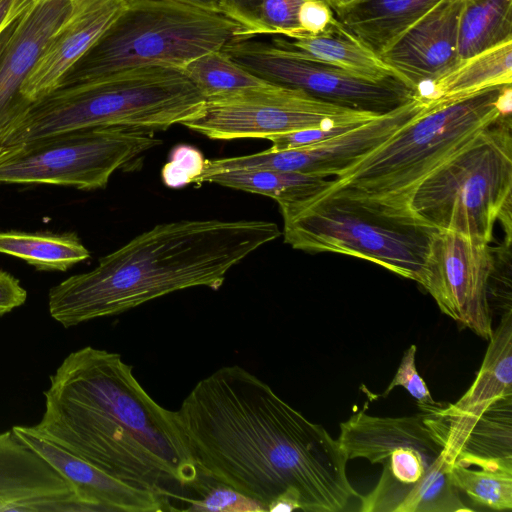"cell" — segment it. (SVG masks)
<instances>
[{
    "label": "cell",
    "instance_id": "cell-13",
    "mask_svg": "<svg viewBox=\"0 0 512 512\" xmlns=\"http://www.w3.org/2000/svg\"><path fill=\"white\" fill-rule=\"evenodd\" d=\"M494 268L490 243L450 230H433L416 282L443 314L488 341L493 334L489 291Z\"/></svg>",
    "mask_w": 512,
    "mask_h": 512
},
{
    "label": "cell",
    "instance_id": "cell-39",
    "mask_svg": "<svg viewBox=\"0 0 512 512\" xmlns=\"http://www.w3.org/2000/svg\"><path fill=\"white\" fill-rule=\"evenodd\" d=\"M325 1L333 11L344 8L348 5H351L359 0H323Z\"/></svg>",
    "mask_w": 512,
    "mask_h": 512
},
{
    "label": "cell",
    "instance_id": "cell-2",
    "mask_svg": "<svg viewBox=\"0 0 512 512\" xmlns=\"http://www.w3.org/2000/svg\"><path fill=\"white\" fill-rule=\"evenodd\" d=\"M32 434L137 488L174 497L201 474L175 411L159 405L120 354L85 346L49 377Z\"/></svg>",
    "mask_w": 512,
    "mask_h": 512
},
{
    "label": "cell",
    "instance_id": "cell-31",
    "mask_svg": "<svg viewBox=\"0 0 512 512\" xmlns=\"http://www.w3.org/2000/svg\"><path fill=\"white\" fill-rule=\"evenodd\" d=\"M205 161L197 148L178 145L171 151L168 162L162 168L163 183L170 188H181L195 183L204 169Z\"/></svg>",
    "mask_w": 512,
    "mask_h": 512
},
{
    "label": "cell",
    "instance_id": "cell-14",
    "mask_svg": "<svg viewBox=\"0 0 512 512\" xmlns=\"http://www.w3.org/2000/svg\"><path fill=\"white\" fill-rule=\"evenodd\" d=\"M431 101L416 96L404 105L352 129L310 146L273 150L248 155L206 159L196 183L210 175L238 170H276L336 176L341 170L379 146L420 114Z\"/></svg>",
    "mask_w": 512,
    "mask_h": 512
},
{
    "label": "cell",
    "instance_id": "cell-23",
    "mask_svg": "<svg viewBox=\"0 0 512 512\" xmlns=\"http://www.w3.org/2000/svg\"><path fill=\"white\" fill-rule=\"evenodd\" d=\"M453 464L512 469V394L497 399L479 417Z\"/></svg>",
    "mask_w": 512,
    "mask_h": 512
},
{
    "label": "cell",
    "instance_id": "cell-25",
    "mask_svg": "<svg viewBox=\"0 0 512 512\" xmlns=\"http://www.w3.org/2000/svg\"><path fill=\"white\" fill-rule=\"evenodd\" d=\"M204 182L266 196L278 204L307 199L330 184L329 179L315 175L265 169L220 172Z\"/></svg>",
    "mask_w": 512,
    "mask_h": 512
},
{
    "label": "cell",
    "instance_id": "cell-9",
    "mask_svg": "<svg viewBox=\"0 0 512 512\" xmlns=\"http://www.w3.org/2000/svg\"><path fill=\"white\" fill-rule=\"evenodd\" d=\"M278 205L284 241L292 248L354 256L416 281L433 230L383 220L337 201Z\"/></svg>",
    "mask_w": 512,
    "mask_h": 512
},
{
    "label": "cell",
    "instance_id": "cell-37",
    "mask_svg": "<svg viewBox=\"0 0 512 512\" xmlns=\"http://www.w3.org/2000/svg\"><path fill=\"white\" fill-rule=\"evenodd\" d=\"M28 9L25 0H0V34Z\"/></svg>",
    "mask_w": 512,
    "mask_h": 512
},
{
    "label": "cell",
    "instance_id": "cell-11",
    "mask_svg": "<svg viewBox=\"0 0 512 512\" xmlns=\"http://www.w3.org/2000/svg\"><path fill=\"white\" fill-rule=\"evenodd\" d=\"M378 116L321 100L300 89L271 84L206 99L202 109L181 125L213 140H267L303 129L361 124Z\"/></svg>",
    "mask_w": 512,
    "mask_h": 512
},
{
    "label": "cell",
    "instance_id": "cell-33",
    "mask_svg": "<svg viewBox=\"0 0 512 512\" xmlns=\"http://www.w3.org/2000/svg\"><path fill=\"white\" fill-rule=\"evenodd\" d=\"M357 125L359 124L339 126L330 129H303L289 133L273 135L270 136L267 140H269L272 143V146L270 148L273 150L295 149L310 146L315 143L324 141L333 136L344 133Z\"/></svg>",
    "mask_w": 512,
    "mask_h": 512
},
{
    "label": "cell",
    "instance_id": "cell-10",
    "mask_svg": "<svg viewBox=\"0 0 512 512\" xmlns=\"http://www.w3.org/2000/svg\"><path fill=\"white\" fill-rule=\"evenodd\" d=\"M161 144L154 131L106 127L0 146V182L104 188L114 172Z\"/></svg>",
    "mask_w": 512,
    "mask_h": 512
},
{
    "label": "cell",
    "instance_id": "cell-34",
    "mask_svg": "<svg viewBox=\"0 0 512 512\" xmlns=\"http://www.w3.org/2000/svg\"><path fill=\"white\" fill-rule=\"evenodd\" d=\"M298 20L305 35L326 33L339 23L334 11L323 0H306L300 8Z\"/></svg>",
    "mask_w": 512,
    "mask_h": 512
},
{
    "label": "cell",
    "instance_id": "cell-19",
    "mask_svg": "<svg viewBox=\"0 0 512 512\" xmlns=\"http://www.w3.org/2000/svg\"><path fill=\"white\" fill-rule=\"evenodd\" d=\"M476 379L453 404L434 407L446 425L444 458L452 465L469 432L486 409L500 397L512 394V310L493 329Z\"/></svg>",
    "mask_w": 512,
    "mask_h": 512
},
{
    "label": "cell",
    "instance_id": "cell-35",
    "mask_svg": "<svg viewBox=\"0 0 512 512\" xmlns=\"http://www.w3.org/2000/svg\"><path fill=\"white\" fill-rule=\"evenodd\" d=\"M262 0H218L221 14L238 23L242 36L259 35V14Z\"/></svg>",
    "mask_w": 512,
    "mask_h": 512
},
{
    "label": "cell",
    "instance_id": "cell-15",
    "mask_svg": "<svg viewBox=\"0 0 512 512\" xmlns=\"http://www.w3.org/2000/svg\"><path fill=\"white\" fill-rule=\"evenodd\" d=\"M464 0H441L380 55L416 94L460 63L458 25Z\"/></svg>",
    "mask_w": 512,
    "mask_h": 512
},
{
    "label": "cell",
    "instance_id": "cell-1",
    "mask_svg": "<svg viewBox=\"0 0 512 512\" xmlns=\"http://www.w3.org/2000/svg\"><path fill=\"white\" fill-rule=\"evenodd\" d=\"M175 416L200 474L265 511L339 512L359 497L338 440L239 365L200 380Z\"/></svg>",
    "mask_w": 512,
    "mask_h": 512
},
{
    "label": "cell",
    "instance_id": "cell-30",
    "mask_svg": "<svg viewBox=\"0 0 512 512\" xmlns=\"http://www.w3.org/2000/svg\"><path fill=\"white\" fill-rule=\"evenodd\" d=\"M306 0H262L259 34H280L286 38L304 36L299 24V11Z\"/></svg>",
    "mask_w": 512,
    "mask_h": 512
},
{
    "label": "cell",
    "instance_id": "cell-4",
    "mask_svg": "<svg viewBox=\"0 0 512 512\" xmlns=\"http://www.w3.org/2000/svg\"><path fill=\"white\" fill-rule=\"evenodd\" d=\"M511 100L508 84L452 101H432L389 139L303 201L343 202L374 217L418 227L409 203L419 184L500 115L511 114Z\"/></svg>",
    "mask_w": 512,
    "mask_h": 512
},
{
    "label": "cell",
    "instance_id": "cell-38",
    "mask_svg": "<svg viewBox=\"0 0 512 512\" xmlns=\"http://www.w3.org/2000/svg\"><path fill=\"white\" fill-rule=\"evenodd\" d=\"M179 3L191 5L207 11L221 13L218 5V0H172Z\"/></svg>",
    "mask_w": 512,
    "mask_h": 512
},
{
    "label": "cell",
    "instance_id": "cell-17",
    "mask_svg": "<svg viewBox=\"0 0 512 512\" xmlns=\"http://www.w3.org/2000/svg\"><path fill=\"white\" fill-rule=\"evenodd\" d=\"M15 436L37 453L73 487L90 511L159 512L172 510L169 497L137 488L114 478L88 462L31 432L24 425L11 428Z\"/></svg>",
    "mask_w": 512,
    "mask_h": 512
},
{
    "label": "cell",
    "instance_id": "cell-27",
    "mask_svg": "<svg viewBox=\"0 0 512 512\" xmlns=\"http://www.w3.org/2000/svg\"><path fill=\"white\" fill-rule=\"evenodd\" d=\"M182 71L205 100L273 84L239 66L222 50L194 59Z\"/></svg>",
    "mask_w": 512,
    "mask_h": 512
},
{
    "label": "cell",
    "instance_id": "cell-28",
    "mask_svg": "<svg viewBox=\"0 0 512 512\" xmlns=\"http://www.w3.org/2000/svg\"><path fill=\"white\" fill-rule=\"evenodd\" d=\"M450 474L457 490L475 504L498 511L512 509V469H470L453 464Z\"/></svg>",
    "mask_w": 512,
    "mask_h": 512
},
{
    "label": "cell",
    "instance_id": "cell-12",
    "mask_svg": "<svg viewBox=\"0 0 512 512\" xmlns=\"http://www.w3.org/2000/svg\"><path fill=\"white\" fill-rule=\"evenodd\" d=\"M221 50L236 64L268 82L303 90L342 107L382 115L418 96L397 78L359 77L255 36H237Z\"/></svg>",
    "mask_w": 512,
    "mask_h": 512
},
{
    "label": "cell",
    "instance_id": "cell-6",
    "mask_svg": "<svg viewBox=\"0 0 512 512\" xmlns=\"http://www.w3.org/2000/svg\"><path fill=\"white\" fill-rule=\"evenodd\" d=\"M338 442L347 460L381 464L376 486L359 495L361 512L472 511L454 486L444 458L446 425L433 410L399 417L366 408L340 423Z\"/></svg>",
    "mask_w": 512,
    "mask_h": 512
},
{
    "label": "cell",
    "instance_id": "cell-32",
    "mask_svg": "<svg viewBox=\"0 0 512 512\" xmlns=\"http://www.w3.org/2000/svg\"><path fill=\"white\" fill-rule=\"evenodd\" d=\"M416 345H410L403 353L397 372L381 394L386 397L396 386H402L416 401L420 411H428L440 405L432 395L416 368Z\"/></svg>",
    "mask_w": 512,
    "mask_h": 512
},
{
    "label": "cell",
    "instance_id": "cell-18",
    "mask_svg": "<svg viewBox=\"0 0 512 512\" xmlns=\"http://www.w3.org/2000/svg\"><path fill=\"white\" fill-rule=\"evenodd\" d=\"M126 0H72L67 20L53 35L21 95L31 104L54 91L68 70L90 49L122 10Z\"/></svg>",
    "mask_w": 512,
    "mask_h": 512
},
{
    "label": "cell",
    "instance_id": "cell-22",
    "mask_svg": "<svg viewBox=\"0 0 512 512\" xmlns=\"http://www.w3.org/2000/svg\"><path fill=\"white\" fill-rule=\"evenodd\" d=\"M512 84V40L461 61L418 92L427 101H452L485 88Z\"/></svg>",
    "mask_w": 512,
    "mask_h": 512
},
{
    "label": "cell",
    "instance_id": "cell-5",
    "mask_svg": "<svg viewBox=\"0 0 512 512\" xmlns=\"http://www.w3.org/2000/svg\"><path fill=\"white\" fill-rule=\"evenodd\" d=\"M204 102L182 69H131L32 102L0 136V146L93 128L166 130L196 115Z\"/></svg>",
    "mask_w": 512,
    "mask_h": 512
},
{
    "label": "cell",
    "instance_id": "cell-20",
    "mask_svg": "<svg viewBox=\"0 0 512 512\" xmlns=\"http://www.w3.org/2000/svg\"><path fill=\"white\" fill-rule=\"evenodd\" d=\"M441 0H359L334 11L341 27L380 56Z\"/></svg>",
    "mask_w": 512,
    "mask_h": 512
},
{
    "label": "cell",
    "instance_id": "cell-40",
    "mask_svg": "<svg viewBox=\"0 0 512 512\" xmlns=\"http://www.w3.org/2000/svg\"><path fill=\"white\" fill-rule=\"evenodd\" d=\"M44 1H49V0H25L27 8H30L31 6L41 3V2H44Z\"/></svg>",
    "mask_w": 512,
    "mask_h": 512
},
{
    "label": "cell",
    "instance_id": "cell-36",
    "mask_svg": "<svg viewBox=\"0 0 512 512\" xmlns=\"http://www.w3.org/2000/svg\"><path fill=\"white\" fill-rule=\"evenodd\" d=\"M27 299V291L10 273L0 269V318L20 307Z\"/></svg>",
    "mask_w": 512,
    "mask_h": 512
},
{
    "label": "cell",
    "instance_id": "cell-8",
    "mask_svg": "<svg viewBox=\"0 0 512 512\" xmlns=\"http://www.w3.org/2000/svg\"><path fill=\"white\" fill-rule=\"evenodd\" d=\"M512 121L502 114L417 187L409 203L416 226L491 243L496 222L511 244Z\"/></svg>",
    "mask_w": 512,
    "mask_h": 512
},
{
    "label": "cell",
    "instance_id": "cell-3",
    "mask_svg": "<svg viewBox=\"0 0 512 512\" xmlns=\"http://www.w3.org/2000/svg\"><path fill=\"white\" fill-rule=\"evenodd\" d=\"M281 235L265 220L196 219L161 223L48 293L64 328L117 315L193 287L218 290L232 267Z\"/></svg>",
    "mask_w": 512,
    "mask_h": 512
},
{
    "label": "cell",
    "instance_id": "cell-7",
    "mask_svg": "<svg viewBox=\"0 0 512 512\" xmlns=\"http://www.w3.org/2000/svg\"><path fill=\"white\" fill-rule=\"evenodd\" d=\"M241 26L221 13L172 0H126L122 10L59 86L96 82L131 69H182L242 36ZM56 88V89H57Z\"/></svg>",
    "mask_w": 512,
    "mask_h": 512
},
{
    "label": "cell",
    "instance_id": "cell-24",
    "mask_svg": "<svg viewBox=\"0 0 512 512\" xmlns=\"http://www.w3.org/2000/svg\"><path fill=\"white\" fill-rule=\"evenodd\" d=\"M512 40V0H464L458 56L464 61Z\"/></svg>",
    "mask_w": 512,
    "mask_h": 512
},
{
    "label": "cell",
    "instance_id": "cell-26",
    "mask_svg": "<svg viewBox=\"0 0 512 512\" xmlns=\"http://www.w3.org/2000/svg\"><path fill=\"white\" fill-rule=\"evenodd\" d=\"M0 253L47 271H66L90 257V252L76 235L18 231L0 232Z\"/></svg>",
    "mask_w": 512,
    "mask_h": 512
},
{
    "label": "cell",
    "instance_id": "cell-41",
    "mask_svg": "<svg viewBox=\"0 0 512 512\" xmlns=\"http://www.w3.org/2000/svg\"><path fill=\"white\" fill-rule=\"evenodd\" d=\"M3 32L0 34V55H1L2 46H3Z\"/></svg>",
    "mask_w": 512,
    "mask_h": 512
},
{
    "label": "cell",
    "instance_id": "cell-16",
    "mask_svg": "<svg viewBox=\"0 0 512 512\" xmlns=\"http://www.w3.org/2000/svg\"><path fill=\"white\" fill-rule=\"evenodd\" d=\"M72 0L31 6L3 32L0 55V136L30 105L21 89L46 46L67 20Z\"/></svg>",
    "mask_w": 512,
    "mask_h": 512
},
{
    "label": "cell",
    "instance_id": "cell-29",
    "mask_svg": "<svg viewBox=\"0 0 512 512\" xmlns=\"http://www.w3.org/2000/svg\"><path fill=\"white\" fill-rule=\"evenodd\" d=\"M212 485L205 484L201 478L191 485L200 495L199 498H185L188 511L209 512H264L263 505L233 488L213 480Z\"/></svg>",
    "mask_w": 512,
    "mask_h": 512
},
{
    "label": "cell",
    "instance_id": "cell-21",
    "mask_svg": "<svg viewBox=\"0 0 512 512\" xmlns=\"http://www.w3.org/2000/svg\"><path fill=\"white\" fill-rule=\"evenodd\" d=\"M271 42L288 48L304 58L339 68L359 77L370 80L389 78L401 80L380 56L354 39L341 27L340 23L320 35H305L297 38L273 37Z\"/></svg>",
    "mask_w": 512,
    "mask_h": 512
}]
</instances>
